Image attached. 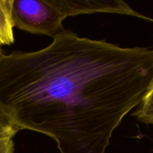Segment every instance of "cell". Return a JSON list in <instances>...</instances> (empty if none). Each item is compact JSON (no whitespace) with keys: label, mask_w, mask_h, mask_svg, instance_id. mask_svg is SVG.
<instances>
[{"label":"cell","mask_w":153,"mask_h":153,"mask_svg":"<svg viewBox=\"0 0 153 153\" xmlns=\"http://www.w3.org/2000/svg\"><path fill=\"white\" fill-rule=\"evenodd\" d=\"M4 55V53H3V51H2V49H0V57Z\"/></svg>","instance_id":"9"},{"label":"cell","mask_w":153,"mask_h":153,"mask_svg":"<svg viewBox=\"0 0 153 153\" xmlns=\"http://www.w3.org/2000/svg\"><path fill=\"white\" fill-rule=\"evenodd\" d=\"M20 131V129L13 125H12L8 120L0 116V139L6 135H13Z\"/></svg>","instance_id":"5"},{"label":"cell","mask_w":153,"mask_h":153,"mask_svg":"<svg viewBox=\"0 0 153 153\" xmlns=\"http://www.w3.org/2000/svg\"><path fill=\"white\" fill-rule=\"evenodd\" d=\"M153 82V49L64 30L46 48L0 57V116L51 137L60 153H106Z\"/></svg>","instance_id":"1"},{"label":"cell","mask_w":153,"mask_h":153,"mask_svg":"<svg viewBox=\"0 0 153 153\" xmlns=\"http://www.w3.org/2000/svg\"><path fill=\"white\" fill-rule=\"evenodd\" d=\"M13 135H6L0 139V153H14Z\"/></svg>","instance_id":"7"},{"label":"cell","mask_w":153,"mask_h":153,"mask_svg":"<svg viewBox=\"0 0 153 153\" xmlns=\"http://www.w3.org/2000/svg\"><path fill=\"white\" fill-rule=\"evenodd\" d=\"M12 17L19 30L53 38L65 30L66 15L55 0H13Z\"/></svg>","instance_id":"2"},{"label":"cell","mask_w":153,"mask_h":153,"mask_svg":"<svg viewBox=\"0 0 153 153\" xmlns=\"http://www.w3.org/2000/svg\"><path fill=\"white\" fill-rule=\"evenodd\" d=\"M13 0H0V49L14 41L13 21L12 17Z\"/></svg>","instance_id":"4"},{"label":"cell","mask_w":153,"mask_h":153,"mask_svg":"<svg viewBox=\"0 0 153 153\" xmlns=\"http://www.w3.org/2000/svg\"><path fill=\"white\" fill-rule=\"evenodd\" d=\"M67 16L89 14L95 13H110L149 19L135 12L130 5L121 0H55Z\"/></svg>","instance_id":"3"},{"label":"cell","mask_w":153,"mask_h":153,"mask_svg":"<svg viewBox=\"0 0 153 153\" xmlns=\"http://www.w3.org/2000/svg\"><path fill=\"white\" fill-rule=\"evenodd\" d=\"M141 107H143V108H153V82L148 93L146 94V96L144 98L143 104L141 105Z\"/></svg>","instance_id":"8"},{"label":"cell","mask_w":153,"mask_h":153,"mask_svg":"<svg viewBox=\"0 0 153 153\" xmlns=\"http://www.w3.org/2000/svg\"><path fill=\"white\" fill-rule=\"evenodd\" d=\"M134 115L141 122L153 125V108L141 107L134 113Z\"/></svg>","instance_id":"6"}]
</instances>
